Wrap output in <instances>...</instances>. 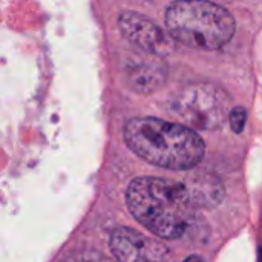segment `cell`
I'll return each instance as SVG.
<instances>
[{
  "label": "cell",
  "instance_id": "4",
  "mask_svg": "<svg viewBox=\"0 0 262 262\" xmlns=\"http://www.w3.org/2000/svg\"><path fill=\"white\" fill-rule=\"evenodd\" d=\"M229 94L209 83L181 88L169 101V111L190 129L215 130L224 126L232 112Z\"/></svg>",
  "mask_w": 262,
  "mask_h": 262
},
{
  "label": "cell",
  "instance_id": "2",
  "mask_svg": "<svg viewBox=\"0 0 262 262\" xmlns=\"http://www.w3.org/2000/svg\"><path fill=\"white\" fill-rule=\"evenodd\" d=\"M123 135L127 147L134 154L149 164L163 169H193L206 154V144L193 129L155 117L129 120Z\"/></svg>",
  "mask_w": 262,
  "mask_h": 262
},
{
  "label": "cell",
  "instance_id": "11",
  "mask_svg": "<svg viewBox=\"0 0 262 262\" xmlns=\"http://www.w3.org/2000/svg\"><path fill=\"white\" fill-rule=\"evenodd\" d=\"M184 262H203V259L200 256H189Z\"/></svg>",
  "mask_w": 262,
  "mask_h": 262
},
{
  "label": "cell",
  "instance_id": "9",
  "mask_svg": "<svg viewBox=\"0 0 262 262\" xmlns=\"http://www.w3.org/2000/svg\"><path fill=\"white\" fill-rule=\"evenodd\" d=\"M66 262H111L101 252L92 250V249H86V250H80L77 253H74Z\"/></svg>",
  "mask_w": 262,
  "mask_h": 262
},
{
  "label": "cell",
  "instance_id": "3",
  "mask_svg": "<svg viewBox=\"0 0 262 262\" xmlns=\"http://www.w3.org/2000/svg\"><path fill=\"white\" fill-rule=\"evenodd\" d=\"M164 20L175 41L196 49H220L236 29L230 11L212 2H175L167 8Z\"/></svg>",
  "mask_w": 262,
  "mask_h": 262
},
{
  "label": "cell",
  "instance_id": "10",
  "mask_svg": "<svg viewBox=\"0 0 262 262\" xmlns=\"http://www.w3.org/2000/svg\"><path fill=\"white\" fill-rule=\"evenodd\" d=\"M229 121H230L232 130L236 132V134H241L244 130V126H246V121H247V111L243 106L233 107L232 112H230Z\"/></svg>",
  "mask_w": 262,
  "mask_h": 262
},
{
  "label": "cell",
  "instance_id": "5",
  "mask_svg": "<svg viewBox=\"0 0 262 262\" xmlns=\"http://www.w3.org/2000/svg\"><path fill=\"white\" fill-rule=\"evenodd\" d=\"M109 246L118 262H175L164 244L129 227L115 229L111 233Z\"/></svg>",
  "mask_w": 262,
  "mask_h": 262
},
{
  "label": "cell",
  "instance_id": "1",
  "mask_svg": "<svg viewBox=\"0 0 262 262\" xmlns=\"http://www.w3.org/2000/svg\"><path fill=\"white\" fill-rule=\"evenodd\" d=\"M126 204L141 226L164 239L184 238L198 213L184 183L157 177H140L130 181Z\"/></svg>",
  "mask_w": 262,
  "mask_h": 262
},
{
  "label": "cell",
  "instance_id": "7",
  "mask_svg": "<svg viewBox=\"0 0 262 262\" xmlns=\"http://www.w3.org/2000/svg\"><path fill=\"white\" fill-rule=\"evenodd\" d=\"M166 68L157 60L140 58L129 64L127 80L130 86L140 94H152L166 80Z\"/></svg>",
  "mask_w": 262,
  "mask_h": 262
},
{
  "label": "cell",
  "instance_id": "8",
  "mask_svg": "<svg viewBox=\"0 0 262 262\" xmlns=\"http://www.w3.org/2000/svg\"><path fill=\"white\" fill-rule=\"evenodd\" d=\"M186 187L196 204V207H215L224 198L223 184L212 175L206 177H192Z\"/></svg>",
  "mask_w": 262,
  "mask_h": 262
},
{
  "label": "cell",
  "instance_id": "6",
  "mask_svg": "<svg viewBox=\"0 0 262 262\" xmlns=\"http://www.w3.org/2000/svg\"><path fill=\"white\" fill-rule=\"evenodd\" d=\"M118 28L126 40L149 55L163 57L173 49V38L170 34L140 12H121L118 17Z\"/></svg>",
  "mask_w": 262,
  "mask_h": 262
}]
</instances>
